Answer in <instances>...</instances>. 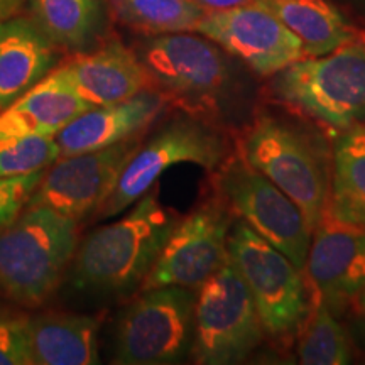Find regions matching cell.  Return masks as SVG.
<instances>
[{
	"mask_svg": "<svg viewBox=\"0 0 365 365\" xmlns=\"http://www.w3.org/2000/svg\"><path fill=\"white\" fill-rule=\"evenodd\" d=\"M215 191L239 220L304 271L313 230L301 208L279 186L250 166L237 149L217 168Z\"/></svg>",
	"mask_w": 365,
	"mask_h": 365,
	"instance_id": "9c48e42d",
	"label": "cell"
},
{
	"mask_svg": "<svg viewBox=\"0 0 365 365\" xmlns=\"http://www.w3.org/2000/svg\"><path fill=\"white\" fill-rule=\"evenodd\" d=\"M354 309H355V312H357L360 328H362V331H364V335H365V289L362 291V294L359 296L357 304H355Z\"/></svg>",
	"mask_w": 365,
	"mask_h": 365,
	"instance_id": "f546056e",
	"label": "cell"
},
{
	"mask_svg": "<svg viewBox=\"0 0 365 365\" xmlns=\"http://www.w3.org/2000/svg\"><path fill=\"white\" fill-rule=\"evenodd\" d=\"M44 171L31 175L0 178V230L21 215V210L43 181Z\"/></svg>",
	"mask_w": 365,
	"mask_h": 365,
	"instance_id": "484cf974",
	"label": "cell"
},
{
	"mask_svg": "<svg viewBox=\"0 0 365 365\" xmlns=\"http://www.w3.org/2000/svg\"><path fill=\"white\" fill-rule=\"evenodd\" d=\"M257 308L230 257L196 291L191 357L203 365L240 364L262 344Z\"/></svg>",
	"mask_w": 365,
	"mask_h": 365,
	"instance_id": "52a82bcc",
	"label": "cell"
},
{
	"mask_svg": "<svg viewBox=\"0 0 365 365\" xmlns=\"http://www.w3.org/2000/svg\"><path fill=\"white\" fill-rule=\"evenodd\" d=\"M196 291L163 286L143 291L125 309L115 333V362L124 365L178 364L191 355Z\"/></svg>",
	"mask_w": 365,
	"mask_h": 365,
	"instance_id": "30bf717a",
	"label": "cell"
},
{
	"mask_svg": "<svg viewBox=\"0 0 365 365\" xmlns=\"http://www.w3.org/2000/svg\"><path fill=\"white\" fill-rule=\"evenodd\" d=\"M298 362L303 365H345L352 349L344 327L328 304L312 293V312L298 335Z\"/></svg>",
	"mask_w": 365,
	"mask_h": 365,
	"instance_id": "cb8c5ba5",
	"label": "cell"
},
{
	"mask_svg": "<svg viewBox=\"0 0 365 365\" xmlns=\"http://www.w3.org/2000/svg\"><path fill=\"white\" fill-rule=\"evenodd\" d=\"M235 215L217 193L178 222L140 291L182 286L198 291L228 257V234Z\"/></svg>",
	"mask_w": 365,
	"mask_h": 365,
	"instance_id": "8fae6325",
	"label": "cell"
},
{
	"mask_svg": "<svg viewBox=\"0 0 365 365\" xmlns=\"http://www.w3.org/2000/svg\"><path fill=\"white\" fill-rule=\"evenodd\" d=\"M59 159L54 137L27 135L0 140V178L44 171Z\"/></svg>",
	"mask_w": 365,
	"mask_h": 365,
	"instance_id": "d4e9b609",
	"label": "cell"
},
{
	"mask_svg": "<svg viewBox=\"0 0 365 365\" xmlns=\"http://www.w3.org/2000/svg\"><path fill=\"white\" fill-rule=\"evenodd\" d=\"M135 53L148 71L150 88L191 115L217 122L245 107V98H240L244 88L227 51L205 36H153Z\"/></svg>",
	"mask_w": 365,
	"mask_h": 365,
	"instance_id": "7a4b0ae2",
	"label": "cell"
},
{
	"mask_svg": "<svg viewBox=\"0 0 365 365\" xmlns=\"http://www.w3.org/2000/svg\"><path fill=\"white\" fill-rule=\"evenodd\" d=\"M303 44L307 58L323 56L352 39L357 29L327 0H255Z\"/></svg>",
	"mask_w": 365,
	"mask_h": 365,
	"instance_id": "44dd1931",
	"label": "cell"
},
{
	"mask_svg": "<svg viewBox=\"0 0 365 365\" xmlns=\"http://www.w3.org/2000/svg\"><path fill=\"white\" fill-rule=\"evenodd\" d=\"M65 66L73 88L90 108L124 102L150 88L149 75L137 53L117 39L76 53Z\"/></svg>",
	"mask_w": 365,
	"mask_h": 365,
	"instance_id": "2e32d148",
	"label": "cell"
},
{
	"mask_svg": "<svg viewBox=\"0 0 365 365\" xmlns=\"http://www.w3.org/2000/svg\"><path fill=\"white\" fill-rule=\"evenodd\" d=\"M140 145V134L108 148L59 158L29 200L80 222L110 198L127 163Z\"/></svg>",
	"mask_w": 365,
	"mask_h": 365,
	"instance_id": "7c38bea8",
	"label": "cell"
},
{
	"mask_svg": "<svg viewBox=\"0 0 365 365\" xmlns=\"http://www.w3.org/2000/svg\"><path fill=\"white\" fill-rule=\"evenodd\" d=\"M168 103L161 91L149 88L124 102L90 108L54 137L59 158L98 150L143 134Z\"/></svg>",
	"mask_w": 365,
	"mask_h": 365,
	"instance_id": "9a60e30c",
	"label": "cell"
},
{
	"mask_svg": "<svg viewBox=\"0 0 365 365\" xmlns=\"http://www.w3.org/2000/svg\"><path fill=\"white\" fill-rule=\"evenodd\" d=\"M100 323L93 317L41 313L27 319L33 365L98 364Z\"/></svg>",
	"mask_w": 365,
	"mask_h": 365,
	"instance_id": "d6986e66",
	"label": "cell"
},
{
	"mask_svg": "<svg viewBox=\"0 0 365 365\" xmlns=\"http://www.w3.org/2000/svg\"><path fill=\"white\" fill-rule=\"evenodd\" d=\"M58 63L56 46L33 19L0 21V110L48 76Z\"/></svg>",
	"mask_w": 365,
	"mask_h": 365,
	"instance_id": "ac0fdd59",
	"label": "cell"
},
{
	"mask_svg": "<svg viewBox=\"0 0 365 365\" xmlns=\"http://www.w3.org/2000/svg\"><path fill=\"white\" fill-rule=\"evenodd\" d=\"M86 110H90V105L73 88L66 66L54 68L38 85L0 112V140L27 135L56 137Z\"/></svg>",
	"mask_w": 365,
	"mask_h": 365,
	"instance_id": "e0dca14e",
	"label": "cell"
},
{
	"mask_svg": "<svg viewBox=\"0 0 365 365\" xmlns=\"http://www.w3.org/2000/svg\"><path fill=\"white\" fill-rule=\"evenodd\" d=\"M31 365L27 322L0 318V365Z\"/></svg>",
	"mask_w": 365,
	"mask_h": 365,
	"instance_id": "4316f807",
	"label": "cell"
},
{
	"mask_svg": "<svg viewBox=\"0 0 365 365\" xmlns=\"http://www.w3.org/2000/svg\"><path fill=\"white\" fill-rule=\"evenodd\" d=\"M198 4H202L205 9H212V11H218V9H232L245 6V4L255 2V0H196Z\"/></svg>",
	"mask_w": 365,
	"mask_h": 365,
	"instance_id": "83f0119b",
	"label": "cell"
},
{
	"mask_svg": "<svg viewBox=\"0 0 365 365\" xmlns=\"http://www.w3.org/2000/svg\"><path fill=\"white\" fill-rule=\"evenodd\" d=\"M76 220L33 207L0 230V294L39 304L56 289L78 249Z\"/></svg>",
	"mask_w": 365,
	"mask_h": 365,
	"instance_id": "5b68a950",
	"label": "cell"
},
{
	"mask_svg": "<svg viewBox=\"0 0 365 365\" xmlns=\"http://www.w3.org/2000/svg\"><path fill=\"white\" fill-rule=\"evenodd\" d=\"M195 33L212 39L259 76H274L307 58L301 41L259 2L207 9Z\"/></svg>",
	"mask_w": 365,
	"mask_h": 365,
	"instance_id": "4fadbf2b",
	"label": "cell"
},
{
	"mask_svg": "<svg viewBox=\"0 0 365 365\" xmlns=\"http://www.w3.org/2000/svg\"><path fill=\"white\" fill-rule=\"evenodd\" d=\"M26 0H0V21L14 17Z\"/></svg>",
	"mask_w": 365,
	"mask_h": 365,
	"instance_id": "f1b7e54d",
	"label": "cell"
},
{
	"mask_svg": "<svg viewBox=\"0 0 365 365\" xmlns=\"http://www.w3.org/2000/svg\"><path fill=\"white\" fill-rule=\"evenodd\" d=\"M269 88L276 102L335 132L365 124V33L293 63L274 75Z\"/></svg>",
	"mask_w": 365,
	"mask_h": 365,
	"instance_id": "277c9868",
	"label": "cell"
},
{
	"mask_svg": "<svg viewBox=\"0 0 365 365\" xmlns=\"http://www.w3.org/2000/svg\"><path fill=\"white\" fill-rule=\"evenodd\" d=\"M227 249L249 287L264 333L281 344L298 339L312 312V293L303 269L239 218L230 228Z\"/></svg>",
	"mask_w": 365,
	"mask_h": 365,
	"instance_id": "8992f818",
	"label": "cell"
},
{
	"mask_svg": "<svg viewBox=\"0 0 365 365\" xmlns=\"http://www.w3.org/2000/svg\"><path fill=\"white\" fill-rule=\"evenodd\" d=\"M122 24L148 36L195 33L205 9L196 0H108Z\"/></svg>",
	"mask_w": 365,
	"mask_h": 365,
	"instance_id": "603a6c76",
	"label": "cell"
},
{
	"mask_svg": "<svg viewBox=\"0 0 365 365\" xmlns=\"http://www.w3.org/2000/svg\"><path fill=\"white\" fill-rule=\"evenodd\" d=\"M235 145L215 122L196 115H181L164 124L148 143L140 144L127 163L117 188L100 208L102 217H113L139 202L168 168L181 163L198 164L215 171Z\"/></svg>",
	"mask_w": 365,
	"mask_h": 365,
	"instance_id": "ba28073f",
	"label": "cell"
},
{
	"mask_svg": "<svg viewBox=\"0 0 365 365\" xmlns=\"http://www.w3.org/2000/svg\"><path fill=\"white\" fill-rule=\"evenodd\" d=\"M235 145L250 166L298 205L314 230L330 198L331 153L325 137L282 105V110H255Z\"/></svg>",
	"mask_w": 365,
	"mask_h": 365,
	"instance_id": "6da1fadb",
	"label": "cell"
},
{
	"mask_svg": "<svg viewBox=\"0 0 365 365\" xmlns=\"http://www.w3.org/2000/svg\"><path fill=\"white\" fill-rule=\"evenodd\" d=\"M180 217L148 191L134 210L93 232L73 257V284L105 294H129L143 286Z\"/></svg>",
	"mask_w": 365,
	"mask_h": 365,
	"instance_id": "3957f363",
	"label": "cell"
},
{
	"mask_svg": "<svg viewBox=\"0 0 365 365\" xmlns=\"http://www.w3.org/2000/svg\"><path fill=\"white\" fill-rule=\"evenodd\" d=\"M327 215L365 227V124L339 132L333 143Z\"/></svg>",
	"mask_w": 365,
	"mask_h": 365,
	"instance_id": "ffe728a7",
	"label": "cell"
},
{
	"mask_svg": "<svg viewBox=\"0 0 365 365\" xmlns=\"http://www.w3.org/2000/svg\"><path fill=\"white\" fill-rule=\"evenodd\" d=\"M304 276L336 317L355 308L365 289V227L323 217L313 230Z\"/></svg>",
	"mask_w": 365,
	"mask_h": 365,
	"instance_id": "5bb4252c",
	"label": "cell"
},
{
	"mask_svg": "<svg viewBox=\"0 0 365 365\" xmlns=\"http://www.w3.org/2000/svg\"><path fill=\"white\" fill-rule=\"evenodd\" d=\"M33 22L56 48L83 51L102 24V0H31Z\"/></svg>",
	"mask_w": 365,
	"mask_h": 365,
	"instance_id": "7402d4cb",
	"label": "cell"
}]
</instances>
